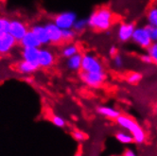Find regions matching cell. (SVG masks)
<instances>
[{"label":"cell","instance_id":"obj_5","mask_svg":"<svg viewBox=\"0 0 157 156\" xmlns=\"http://www.w3.org/2000/svg\"><path fill=\"white\" fill-rule=\"evenodd\" d=\"M80 79L82 82L89 87L98 88L101 86L106 81L105 71L101 72H83L80 74Z\"/></svg>","mask_w":157,"mask_h":156},{"label":"cell","instance_id":"obj_11","mask_svg":"<svg viewBox=\"0 0 157 156\" xmlns=\"http://www.w3.org/2000/svg\"><path fill=\"white\" fill-rule=\"evenodd\" d=\"M44 26H46V29L48 33L50 44H58L61 42H63V36H62L63 29H61L54 22H49V23H47Z\"/></svg>","mask_w":157,"mask_h":156},{"label":"cell","instance_id":"obj_31","mask_svg":"<svg viewBox=\"0 0 157 156\" xmlns=\"http://www.w3.org/2000/svg\"><path fill=\"white\" fill-rule=\"evenodd\" d=\"M108 53L111 57H114L115 55H117L118 53V48L117 46H115V44H113V46H111L109 48V50H108Z\"/></svg>","mask_w":157,"mask_h":156},{"label":"cell","instance_id":"obj_24","mask_svg":"<svg viewBox=\"0 0 157 156\" xmlns=\"http://www.w3.org/2000/svg\"><path fill=\"white\" fill-rule=\"evenodd\" d=\"M147 53L151 56L152 62L157 63V42H152V44L147 48Z\"/></svg>","mask_w":157,"mask_h":156},{"label":"cell","instance_id":"obj_25","mask_svg":"<svg viewBox=\"0 0 157 156\" xmlns=\"http://www.w3.org/2000/svg\"><path fill=\"white\" fill-rule=\"evenodd\" d=\"M142 80V74L138 72H133L127 76V82L130 84H136Z\"/></svg>","mask_w":157,"mask_h":156},{"label":"cell","instance_id":"obj_17","mask_svg":"<svg viewBox=\"0 0 157 156\" xmlns=\"http://www.w3.org/2000/svg\"><path fill=\"white\" fill-rule=\"evenodd\" d=\"M39 48H22L21 57L22 60L30 61V62H37Z\"/></svg>","mask_w":157,"mask_h":156},{"label":"cell","instance_id":"obj_8","mask_svg":"<svg viewBox=\"0 0 157 156\" xmlns=\"http://www.w3.org/2000/svg\"><path fill=\"white\" fill-rule=\"evenodd\" d=\"M136 25L132 22H124L118 25L117 29V38L120 43H127L132 40Z\"/></svg>","mask_w":157,"mask_h":156},{"label":"cell","instance_id":"obj_2","mask_svg":"<svg viewBox=\"0 0 157 156\" xmlns=\"http://www.w3.org/2000/svg\"><path fill=\"white\" fill-rule=\"evenodd\" d=\"M116 121L121 128L129 131L132 133L134 143L140 145L145 142L146 133H145L144 130L133 119H132L131 117H129L127 116L120 115L119 116H117L116 118Z\"/></svg>","mask_w":157,"mask_h":156},{"label":"cell","instance_id":"obj_26","mask_svg":"<svg viewBox=\"0 0 157 156\" xmlns=\"http://www.w3.org/2000/svg\"><path fill=\"white\" fill-rule=\"evenodd\" d=\"M10 19L7 17L0 16V35L4 33L9 32V27H10Z\"/></svg>","mask_w":157,"mask_h":156},{"label":"cell","instance_id":"obj_19","mask_svg":"<svg viewBox=\"0 0 157 156\" xmlns=\"http://www.w3.org/2000/svg\"><path fill=\"white\" fill-rule=\"evenodd\" d=\"M148 26L157 28V6H152L147 13Z\"/></svg>","mask_w":157,"mask_h":156},{"label":"cell","instance_id":"obj_13","mask_svg":"<svg viewBox=\"0 0 157 156\" xmlns=\"http://www.w3.org/2000/svg\"><path fill=\"white\" fill-rule=\"evenodd\" d=\"M39 68H40V66L37 62L22 60L17 64V70L21 74H25V75H30V74L35 73Z\"/></svg>","mask_w":157,"mask_h":156},{"label":"cell","instance_id":"obj_32","mask_svg":"<svg viewBox=\"0 0 157 156\" xmlns=\"http://www.w3.org/2000/svg\"><path fill=\"white\" fill-rule=\"evenodd\" d=\"M124 156H137V155H136V153L134 152L133 150H132L128 149V150H125V152H124Z\"/></svg>","mask_w":157,"mask_h":156},{"label":"cell","instance_id":"obj_21","mask_svg":"<svg viewBox=\"0 0 157 156\" xmlns=\"http://www.w3.org/2000/svg\"><path fill=\"white\" fill-rule=\"evenodd\" d=\"M88 27V21L87 18H81V19H77L75 24L73 26V29L78 33V32H82L83 30L86 29V28Z\"/></svg>","mask_w":157,"mask_h":156},{"label":"cell","instance_id":"obj_22","mask_svg":"<svg viewBox=\"0 0 157 156\" xmlns=\"http://www.w3.org/2000/svg\"><path fill=\"white\" fill-rule=\"evenodd\" d=\"M77 35V32L73 29H63L62 31V36H63V42L69 43L75 39Z\"/></svg>","mask_w":157,"mask_h":156},{"label":"cell","instance_id":"obj_4","mask_svg":"<svg viewBox=\"0 0 157 156\" xmlns=\"http://www.w3.org/2000/svg\"><path fill=\"white\" fill-rule=\"evenodd\" d=\"M82 71L83 72H101L104 71L102 62L92 53H85L82 55Z\"/></svg>","mask_w":157,"mask_h":156},{"label":"cell","instance_id":"obj_30","mask_svg":"<svg viewBox=\"0 0 157 156\" xmlns=\"http://www.w3.org/2000/svg\"><path fill=\"white\" fill-rule=\"evenodd\" d=\"M149 29H150V33H151L152 42H157V28L149 26Z\"/></svg>","mask_w":157,"mask_h":156},{"label":"cell","instance_id":"obj_6","mask_svg":"<svg viewBox=\"0 0 157 156\" xmlns=\"http://www.w3.org/2000/svg\"><path fill=\"white\" fill-rule=\"evenodd\" d=\"M78 19L76 13L71 10H66L56 14L53 18V22L57 25L61 29H73L76 20Z\"/></svg>","mask_w":157,"mask_h":156},{"label":"cell","instance_id":"obj_15","mask_svg":"<svg viewBox=\"0 0 157 156\" xmlns=\"http://www.w3.org/2000/svg\"><path fill=\"white\" fill-rule=\"evenodd\" d=\"M82 54L78 52L73 55L72 57L66 59V62H65L66 68L74 72L80 71L82 69Z\"/></svg>","mask_w":157,"mask_h":156},{"label":"cell","instance_id":"obj_1","mask_svg":"<svg viewBox=\"0 0 157 156\" xmlns=\"http://www.w3.org/2000/svg\"><path fill=\"white\" fill-rule=\"evenodd\" d=\"M88 27L97 31H107L114 22V14L106 7L95 10L87 18Z\"/></svg>","mask_w":157,"mask_h":156},{"label":"cell","instance_id":"obj_14","mask_svg":"<svg viewBox=\"0 0 157 156\" xmlns=\"http://www.w3.org/2000/svg\"><path fill=\"white\" fill-rule=\"evenodd\" d=\"M20 44L22 48H40L42 44L36 35L30 29L26 33V35L21 39Z\"/></svg>","mask_w":157,"mask_h":156},{"label":"cell","instance_id":"obj_10","mask_svg":"<svg viewBox=\"0 0 157 156\" xmlns=\"http://www.w3.org/2000/svg\"><path fill=\"white\" fill-rule=\"evenodd\" d=\"M17 44V41L10 34L4 33L0 35V55H6L12 51Z\"/></svg>","mask_w":157,"mask_h":156},{"label":"cell","instance_id":"obj_20","mask_svg":"<svg viewBox=\"0 0 157 156\" xmlns=\"http://www.w3.org/2000/svg\"><path fill=\"white\" fill-rule=\"evenodd\" d=\"M116 138L117 140L121 143V144H124V145H127V144H132L133 143V137L132 135H129V133H126L124 131H117L116 133Z\"/></svg>","mask_w":157,"mask_h":156},{"label":"cell","instance_id":"obj_7","mask_svg":"<svg viewBox=\"0 0 157 156\" xmlns=\"http://www.w3.org/2000/svg\"><path fill=\"white\" fill-rule=\"evenodd\" d=\"M29 28L24 21L20 19H13L10 21L9 33L12 35L17 42H20L26 33L29 31Z\"/></svg>","mask_w":157,"mask_h":156},{"label":"cell","instance_id":"obj_9","mask_svg":"<svg viewBox=\"0 0 157 156\" xmlns=\"http://www.w3.org/2000/svg\"><path fill=\"white\" fill-rule=\"evenodd\" d=\"M37 63L42 68H49L55 63V55L54 53L46 48H40Z\"/></svg>","mask_w":157,"mask_h":156},{"label":"cell","instance_id":"obj_28","mask_svg":"<svg viewBox=\"0 0 157 156\" xmlns=\"http://www.w3.org/2000/svg\"><path fill=\"white\" fill-rule=\"evenodd\" d=\"M72 136L78 142H82L87 138L85 133L83 131H78V130H75V131H72Z\"/></svg>","mask_w":157,"mask_h":156},{"label":"cell","instance_id":"obj_23","mask_svg":"<svg viewBox=\"0 0 157 156\" xmlns=\"http://www.w3.org/2000/svg\"><path fill=\"white\" fill-rule=\"evenodd\" d=\"M112 63H113V66L116 69H122L123 67H124L125 61H124V58H123L122 55L117 53V55H115V56L113 57Z\"/></svg>","mask_w":157,"mask_h":156},{"label":"cell","instance_id":"obj_16","mask_svg":"<svg viewBox=\"0 0 157 156\" xmlns=\"http://www.w3.org/2000/svg\"><path fill=\"white\" fill-rule=\"evenodd\" d=\"M96 111L98 115L108 117V118H112V119H116L117 116L121 115L118 110L113 107H109V106H98L97 107Z\"/></svg>","mask_w":157,"mask_h":156},{"label":"cell","instance_id":"obj_12","mask_svg":"<svg viewBox=\"0 0 157 156\" xmlns=\"http://www.w3.org/2000/svg\"><path fill=\"white\" fill-rule=\"evenodd\" d=\"M30 30L34 33L38 40L40 41L42 46H47L50 44V40L48 37V33L46 29V26L42 24H35L30 28Z\"/></svg>","mask_w":157,"mask_h":156},{"label":"cell","instance_id":"obj_3","mask_svg":"<svg viewBox=\"0 0 157 156\" xmlns=\"http://www.w3.org/2000/svg\"><path fill=\"white\" fill-rule=\"evenodd\" d=\"M132 41L136 44L137 47L147 49L152 44V39L150 33L149 26H139L136 27L132 37Z\"/></svg>","mask_w":157,"mask_h":156},{"label":"cell","instance_id":"obj_33","mask_svg":"<svg viewBox=\"0 0 157 156\" xmlns=\"http://www.w3.org/2000/svg\"><path fill=\"white\" fill-rule=\"evenodd\" d=\"M75 156H82V153H81V152H78Z\"/></svg>","mask_w":157,"mask_h":156},{"label":"cell","instance_id":"obj_18","mask_svg":"<svg viewBox=\"0 0 157 156\" xmlns=\"http://www.w3.org/2000/svg\"><path fill=\"white\" fill-rule=\"evenodd\" d=\"M78 52H80V48L78 47V44L69 43V44H65V46L62 48L61 54L63 58L67 59L69 57H72L73 55H75Z\"/></svg>","mask_w":157,"mask_h":156},{"label":"cell","instance_id":"obj_29","mask_svg":"<svg viewBox=\"0 0 157 156\" xmlns=\"http://www.w3.org/2000/svg\"><path fill=\"white\" fill-rule=\"evenodd\" d=\"M140 60H141V62H142V63H147V64H149V63H152V60H151V56H150V55H149L148 53L142 54L141 56H140Z\"/></svg>","mask_w":157,"mask_h":156},{"label":"cell","instance_id":"obj_27","mask_svg":"<svg viewBox=\"0 0 157 156\" xmlns=\"http://www.w3.org/2000/svg\"><path fill=\"white\" fill-rule=\"evenodd\" d=\"M50 120L52 123L58 128H64L66 125V121L64 120V118L60 116H57V115H53L51 116Z\"/></svg>","mask_w":157,"mask_h":156}]
</instances>
